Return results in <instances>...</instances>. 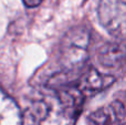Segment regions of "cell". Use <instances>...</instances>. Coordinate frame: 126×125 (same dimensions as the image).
<instances>
[{
	"label": "cell",
	"mask_w": 126,
	"mask_h": 125,
	"mask_svg": "<svg viewBox=\"0 0 126 125\" xmlns=\"http://www.w3.org/2000/svg\"><path fill=\"white\" fill-rule=\"evenodd\" d=\"M83 93L78 88L59 90L46 100L39 125H75L82 110Z\"/></svg>",
	"instance_id": "obj_1"
},
{
	"label": "cell",
	"mask_w": 126,
	"mask_h": 125,
	"mask_svg": "<svg viewBox=\"0 0 126 125\" xmlns=\"http://www.w3.org/2000/svg\"><path fill=\"white\" fill-rule=\"evenodd\" d=\"M126 0H101L98 4L100 22L111 34L123 39L125 35Z\"/></svg>",
	"instance_id": "obj_2"
},
{
	"label": "cell",
	"mask_w": 126,
	"mask_h": 125,
	"mask_svg": "<svg viewBox=\"0 0 126 125\" xmlns=\"http://www.w3.org/2000/svg\"><path fill=\"white\" fill-rule=\"evenodd\" d=\"M89 42V35L82 29L72 30L66 34L64 43L62 46L63 61L67 66L75 68L83 63L86 55V48Z\"/></svg>",
	"instance_id": "obj_3"
},
{
	"label": "cell",
	"mask_w": 126,
	"mask_h": 125,
	"mask_svg": "<svg viewBox=\"0 0 126 125\" xmlns=\"http://www.w3.org/2000/svg\"><path fill=\"white\" fill-rule=\"evenodd\" d=\"M89 125H125V108L122 102L97 109L87 117Z\"/></svg>",
	"instance_id": "obj_4"
},
{
	"label": "cell",
	"mask_w": 126,
	"mask_h": 125,
	"mask_svg": "<svg viewBox=\"0 0 126 125\" xmlns=\"http://www.w3.org/2000/svg\"><path fill=\"white\" fill-rule=\"evenodd\" d=\"M0 125H22V115L16 101L0 88Z\"/></svg>",
	"instance_id": "obj_5"
},
{
	"label": "cell",
	"mask_w": 126,
	"mask_h": 125,
	"mask_svg": "<svg viewBox=\"0 0 126 125\" xmlns=\"http://www.w3.org/2000/svg\"><path fill=\"white\" fill-rule=\"evenodd\" d=\"M114 82V78L110 75H105L97 72L94 69L89 70L79 82L78 89L81 92L94 93L98 92L101 90H104L105 88L110 86Z\"/></svg>",
	"instance_id": "obj_6"
},
{
	"label": "cell",
	"mask_w": 126,
	"mask_h": 125,
	"mask_svg": "<svg viewBox=\"0 0 126 125\" xmlns=\"http://www.w3.org/2000/svg\"><path fill=\"white\" fill-rule=\"evenodd\" d=\"M101 63L106 66H115L118 65L120 62L123 59V51L120 49V47L115 43H110L105 47V49L100 53Z\"/></svg>",
	"instance_id": "obj_7"
},
{
	"label": "cell",
	"mask_w": 126,
	"mask_h": 125,
	"mask_svg": "<svg viewBox=\"0 0 126 125\" xmlns=\"http://www.w3.org/2000/svg\"><path fill=\"white\" fill-rule=\"evenodd\" d=\"M42 0H23L24 4L27 7H30V8H33V7H37L41 3Z\"/></svg>",
	"instance_id": "obj_8"
}]
</instances>
